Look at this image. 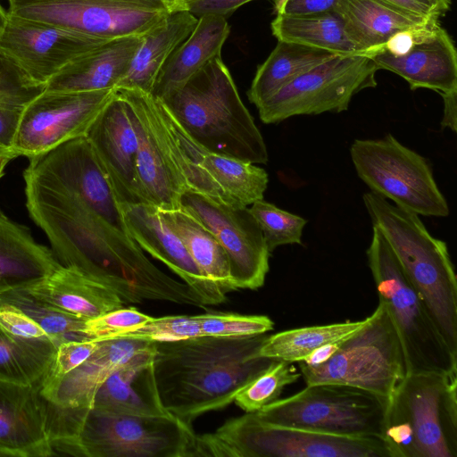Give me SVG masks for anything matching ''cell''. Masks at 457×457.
Here are the masks:
<instances>
[{"instance_id":"6da1fadb","label":"cell","mask_w":457,"mask_h":457,"mask_svg":"<svg viewBox=\"0 0 457 457\" xmlns=\"http://www.w3.org/2000/svg\"><path fill=\"white\" fill-rule=\"evenodd\" d=\"M26 207L46 233L63 266L73 267L113 289L122 301H167L204 308L187 284L158 269L129 235L120 231L79 195L23 173Z\"/></svg>"},{"instance_id":"7a4b0ae2","label":"cell","mask_w":457,"mask_h":457,"mask_svg":"<svg viewBox=\"0 0 457 457\" xmlns=\"http://www.w3.org/2000/svg\"><path fill=\"white\" fill-rule=\"evenodd\" d=\"M267 337L154 342V374L165 410L191 426L199 416L226 408L239 389L275 361L260 354Z\"/></svg>"},{"instance_id":"3957f363","label":"cell","mask_w":457,"mask_h":457,"mask_svg":"<svg viewBox=\"0 0 457 457\" xmlns=\"http://www.w3.org/2000/svg\"><path fill=\"white\" fill-rule=\"evenodd\" d=\"M179 126L208 152L266 164L264 139L217 56L161 100Z\"/></svg>"},{"instance_id":"277c9868","label":"cell","mask_w":457,"mask_h":457,"mask_svg":"<svg viewBox=\"0 0 457 457\" xmlns=\"http://www.w3.org/2000/svg\"><path fill=\"white\" fill-rule=\"evenodd\" d=\"M362 199L373 227L386 240L445 342L457 355V277L446 243L434 237L418 214L380 195L370 191Z\"/></svg>"},{"instance_id":"5b68a950","label":"cell","mask_w":457,"mask_h":457,"mask_svg":"<svg viewBox=\"0 0 457 457\" xmlns=\"http://www.w3.org/2000/svg\"><path fill=\"white\" fill-rule=\"evenodd\" d=\"M196 435L174 416L113 414L69 408L54 455L84 457H191Z\"/></svg>"},{"instance_id":"8992f818","label":"cell","mask_w":457,"mask_h":457,"mask_svg":"<svg viewBox=\"0 0 457 457\" xmlns=\"http://www.w3.org/2000/svg\"><path fill=\"white\" fill-rule=\"evenodd\" d=\"M391 457H457V372L407 373L388 398Z\"/></svg>"},{"instance_id":"52a82bcc","label":"cell","mask_w":457,"mask_h":457,"mask_svg":"<svg viewBox=\"0 0 457 457\" xmlns=\"http://www.w3.org/2000/svg\"><path fill=\"white\" fill-rule=\"evenodd\" d=\"M366 253L378 300L386 307L400 338L407 373H456L457 355L445 342L386 240L374 227Z\"/></svg>"},{"instance_id":"ba28073f","label":"cell","mask_w":457,"mask_h":457,"mask_svg":"<svg viewBox=\"0 0 457 457\" xmlns=\"http://www.w3.org/2000/svg\"><path fill=\"white\" fill-rule=\"evenodd\" d=\"M306 385L337 383L389 398L407 374L403 349L385 304H378L364 325L344 339L326 362H300Z\"/></svg>"},{"instance_id":"9c48e42d","label":"cell","mask_w":457,"mask_h":457,"mask_svg":"<svg viewBox=\"0 0 457 457\" xmlns=\"http://www.w3.org/2000/svg\"><path fill=\"white\" fill-rule=\"evenodd\" d=\"M214 456L391 457L381 437L343 436L266 422L254 412L209 434Z\"/></svg>"},{"instance_id":"30bf717a","label":"cell","mask_w":457,"mask_h":457,"mask_svg":"<svg viewBox=\"0 0 457 457\" xmlns=\"http://www.w3.org/2000/svg\"><path fill=\"white\" fill-rule=\"evenodd\" d=\"M388 399L359 387L307 385L255 415L266 422L343 436L381 437Z\"/></svg>"},{"instance_id":"8fae6325","label":"cell","mask_w":457,"mask_h":457,"mask_svg":"<svg viewBox=\"0 0 457 457\" xmlns=\"http://www.w3.org/2000/svg\"><path fill=\"white\" fill-rule=\"evenodd\" d=\"M350 155L358 177L372 192L418 215H449L428 160L392 134L380 139H355Z\"/></svg>"},{"instance_id":"7c38bea8","label":"cell","mask_w":457,"mask_h":457,"mask_svg":"<svg viewBox=\"0 0 457 457\" xmlns=\"http://www.w3.org/2000/svg\"><path fill=\"white\" fill-rule=\"evenodd\" d=\"M378 66L364 55H337L304 72L258 107L263 123L297 115L341 112L360 91L375 87Z\"/></svg>"},{"instance_id":"4fadbf2b","label":"cell","mask_w":457,"mask_h":457,"mask_svg":"<svg viewBox=\"0 0 457 457\" xmlns=\"http://www.w3.org/2000/svg\"><path fill=\"white\" fill-rule=\"evenodd\" d=\"M9 14L105 38L143 36L169 12L165 0H13Z\"/></svg>"},{"instance_id":"5bb4252c","label":"cell","mask_w":457,"mask_h":457,"mask_svg":"<svg viewBox=\"0 0 457 457\" xmlns=\"http://www.w3.org/2000/svg\"><path fill=\"white\" fill-rule=\"evenodd\" d=\"M114 93L115 89L87 92L45 90L23 110L12 150L18 156L30 159L70 139L85 136Z\"/></svg>"},{"instance_id":"9a60e30c","label":"cell","mask_w":457,"mask_h":457,"mask_svg":"<svg viewBox=\"0 0 457 457\" xmlns=\"http://www.w3.org/2000/svg\"><path fill=\"white\" fill-rule=\"evenodd\" d=\"M181 206L208 228L225 250L236 290L263 286L270 253L247 206L216 202L193 191L183 194Z\"/></svg>"},{"instance_id":"2e32d148","label":"cell","mask_w":457,"mask_h":457,"mask_svg":"<svg viewBox=\"0 0 457 457\" xmlns=\"http://www.w3.org/2000/svg\"><path fill=\"white\" fill-rule=\"evenodd\" d=\"M108 40L66 26L8 13L0 36V54L32 80L46 85L69 63Z\"/></svg>"},{"instance_id":"e0dca14e","label":"cell","mask_w":457,"mask_h":457,"mask_svg":"<svg viewBox=\"0 0 457 457\" xmlns=\"http://www.w3.org/2000/svg\"><path fill=\"white\" fill-rule=\"evenodd\" d=\"M115 91L128 104L137 129L136 174L145 202L160 210L180 208L187 188L171 158L159 100L138 89Z\"/></svg>"},{"instance_id":"ac0fdd59","label":"cell","mask_w":457,"mask_h":457,"mask_svg":"<svg viewBox=\"0 0 457 457\" xmlns=\"http://www.w3.org/2000/svg\"><path fill=\"white\" fill-rule=\"evenodd\" d=\"M29 160L23 173L74 193L105 221L129 236L111 181L86 136Z\"/></svg>"},{"instance_id":"d6986e66","label":"cell","mask_w":457,"mask_h":457,"mask_svg":"<svg viewBox=\"0 0 457 457\" xmlns=\"http://www.w3.org/2000/svg\"><path fill=\"white\" fill-rule=\"evenodd\" d=\"M85 136L105 170L119 204L145 203L136 174L137 129L128 104L116 91Z\"/></svg>"},{"instance_id":"ffe728a7","label":"cell","mask_w":457,"mask_h":457,"mask_svg":"<svg viewBox=\"0 0 457 457\" xmlns=\"http://www.w3.org/2000/svg\"><path fill=\"white\" fill-rule=\"evenodd\" d=\"M126 228L132 239L154 258L164 263L194 290L205 305L226 301V294L198 268L179 237L159 209L150 204H120Z\"/></svg>"},{"instance_id":"44dd1931","label":"cell","mask_w":457,"mask_h":457,"mask_svg":"<svg viewBox=\"0 0 457 457\" xmlns=\"http://www.w3.org/2000/svg\"><path fill=\"white\" fill-rule=\"evenodd\" d=\"M0 450L8 457L53 456L50 402L40 383L0 380Z\"/></svg>"},{"instance_id":"7402d4cb","label":"cell","mask_w":457,"mask_h":457,"mask_svg":"<svg viewBox=\"0 0 457 457\" xmlns=\"http://www.w3.org/2000/svg\"><path fill=\"white\" fill-rule=\"evenodd\" d=\"M366 57L378 70H387L404 79L411 90L428 88L440 95L457 90L456 49L439 23L425 28L404 54L375 52Z\"/></svg>"},{"instance_id":"603a6c76","label":"cell","mask_w":457,"mask_h":457,"mask_svg":"<svg viewBox=\"0 0 457 457\" xmlns=\"http://www.w3.org/2000/svg\"><path fill=\"white\" fill-rule=\"evenodd\" d=\"M154 354V342H151L118 366L96 390L91 408L122 415H170L163 407L156 387Z\"/></svg>"},{"instance_id":"cb8c5ba5","label":"cell","mask_w":457,"mask_h":457,"mask_svg":"<svg viewBox=\"0 0 457 457\" xmlns=\"http://www.w3.org/2000/svg\"><path fill=\"white\" fill-rule=\"evenodd\" d=\"M150 343L133 337L99 341L96 350L79 367L58 379L41 381V395L58 407L91 408L95 394L105 378Z\"/></svg>"},{"instance_id":"d4e9b609","label":"cell","mask_w":457,"mask_h":457,"mask_svg":"<svg viewBox=\"0 0 457 457\" xmlns=\"http://www.w3.org/2000/svg\"><path fill=\"white\" fill-rule=\"evenodd\" d=\"M142 36L110 39L74 60L46 84V91L87 92L115 89L129 70Z\"/></svg>"},{"instance_id":"484cf974","label":"cell","mask_w":457,"mask_h":457,"mask_svg":"<svg viewBox=\"0 0 457 457\" xmlns=\"http://www.w3.org/2000/svg\"><path fill=\"white\" fill-rule=\"evenodd\" d=\"M24 289L37 298L85 320L121 308L124 304L118 294L100 279L63 265Z\"/></svg>"},{"instance_id":"4316f807","label":"cell","mask_w":457,"mask_h":457,"mask_svg":"<svg viewBox=\"0 0 457 457\" xmlns=\"http://www.w3.org/2000/svg\"><path fill=\"white\" fill-rule=\"evenodd\" d=\"M229 33L226 17L216 14L199 17L190 35L161 69L150 94L162 100L182 87L211 60L220 56Z\"/></svg>"},{"instance_id":"83f0119b","label":"cell","mask_w":457,"mask_h":457,"mask_svg":"<svg viewBox=\"0 0 457 457\" xmlns=\"http://www.w3.org/2000/svg\"><path fill=\"white\" fill-rule=\"evenodd\" d=\"M61 266L52 250L0 210V293L27 287Z\"/></svg>"},{"instance_id":"f1b7e54d","label":"cell","mask_w":457,"mask_h":457,"mask_svg":"<svg viewBox=\"0 0 457 457\" xmlns=\"http://www.w3.org/2000/svg\"><path fill=\"white\" fill-rule=\"evenodd\" d=\"M198 18L186 10H169L164 18L141 37L128 71L115 88L150 93L171 54L190 35Z\"/></svg>"},{"instance_id":"f546056e","label":"cell","mask_w":457,"mask_h":457,"mask_svg":"<svg viewBox=\"0 0 457 457\" xmlns=\"http://www.w3.org/2000/svg\"><path fill=\"white\" fill-rule=\"evenodd\" d=\"M335 12L364 56L379 48L396 32L439 22L405 15L376 0H339Z\"/></svg>"},{"instance_id":"4dcf8cb0","label":"cell","mask_w":457,"mask_h":457,"mask_svg":"<svg viewBox=\"0 0 457 457\" xmlns=\"http://www.w3.org/2000/svg\"><path fill=\"white\" fill-rule=\"evenodd\" d=\"M337 55L323 49L278 40L256 71L247 92L249 101L258 107L300 75Z\"/></svg>"},{"instance_id":"1f68e13d","label":"cell","mask_w":457,"mask_h":457,"mask_svg":"<svg viewBox=\"0 0 457 457\" xmlns=\"http://www.w3.org/2000/svg\"><path fill=\"white\" fill-rule=\"evenodd\" d=\"M159 211L200 270L225 294L236 290L227 253L213 233L182 206Z\"/></svg>"},{"instance_id":"d6a6232c","label":"cell","mask_w":457,"mask_h":457,"mask_svg":"<svg viewBox=\"0 0 457 457\" xmlns=\"http://www.w3.org/2000/svg\"><path fill=\"white\" fill-rule=\"evenodd\" d=\"M270 27L278 40L323 49L337 55H361L335 11L304 15L277 14Z\"/></svg>"},{"instance_id":"836d02e7","label":"cell","mask_w":457,"mask_h":457,"mask_svg":"<svg viewBox=\"0 0 457 457\" xmlns=\"http://www.w3.org/2000/svg\"><path fill=\"white\" fill-rule=\"evenodd\" d=\"M57 345L51 339H25L0 327V380L34 385L41 382Z\"/></svg>"},{"instance_id":"e575fe53","label":"cell","mask_w":457,"mask_h":457,"mask_svg":"<svg viewBox=\"0 0 457 457\" xmlns=\"http://www.w3.org/2000/svg\"><path fill=\"white\" fill-rule=\"evenodd\" d=\"M158 100L171 158L187 191L204 195L216 202L232 204L202 164L205 149L179 126L162 102Z\"/></svg>"},{"instance_id":"d590c367","label":"cell","mask_w":457,"mask_h":457,"mask_svg":"<svg viewBox=\"0 0 457 457\" xmlns=\"http://www.w3.org/2000/svg\"><path fill=\"white\" fill-rule=\"evenodd\" d=\"M366 319L293 328L267 337L260 354L287 362H300L320 346L343 340L365 323Z\"/></svg>"},{"instance_id":"8d00e7d4","label":"cell","mask_w":457,"mask_h":457,"mask_svg":"<svg viewBox=\"0 0 457 457\" xmlns=\"http://www.w3.org/2000/svg\"><path fill=\"white\" fill-rule=\"evenodd\" d=\"M202 164L232 204L247 206L263 199L269 177L254 163L205 150Z\"/></svg>"},{"instance_id":"74e56055","label":"cell","mask_w":457,"mask_h":457,"mask_svg":"<svg viewBox=\"0 0 457 457\" xmlns=\"http://www.w3.org/2000/svg\"><path fill=\"white\" fill-rule=\"evenodd\" d=\"M46 89L17 64L0 54V144L12 149L25 107Z\"/></svg>"},{"instance_id":"f35d334b","label":"cell","mask_w":457,"mask_h":457,"mask_svg":"<svg viewBox=\"0 0 457 457\" xmlns=\"http://www.w3.org/2000/svg\"><path fill=\"white\" fill-rule=\"evenodd\" d=\"M1 304L20 309L40 325L57 346L71 340H89L82 334L85 320L37 298L24 288L0 293Z\"/></svg>"},{"instance_id":"ab89813d","label":"cell","mask_w":457,"mask_h":457,"mask_svg":"<svg viewBox=\"0 0 457 457\" xmlns=\"http://www.w3.org/2000/svg\"><path fill=\"white\" fill-rule=\"evenodd\" d=\"M300 376L291 362L275 360L237 392L234 402L245 412H256L278 400L284 387Z\"/></svg>"},{"instance_id":"60d3db41","label":"cell","mask_w":457,"mask_h":457,"mask_svg":"<svg viewBox=\"0 0 457 457\" xmlns=\"http://www.w3.org/2000/svg\"><path fill=\"white\" fill-rule=\"evenodd\" d=\"M251 213L256 220L270 253L278 246L302 244V235L307 220L282 210L274 204L258 200L251 204Z\"/></svg>"},{"instance_id":"b9f144b4","label":"cell","mask_w":457,"mask_h":457,"mask_svg":"<svg viewBox=\"0 0 457 457\" xmlns=\"http://www.w3.org/2000/svg\"><path fill=\"white\" fill-rule=\"evenodd\" d=\"M202 336L217 337H243L264 334L274 328L265 315L209 312L195 315Z\"/></svg>"},{"instance_id":"7bdbcfd3","label":"cell","mask_w":457,"mask_h":457,"mask_svg":"<svg viewBox=\"0 0 457 457\" xmlns=\"http://www.w3.org/2000/svg\"><path fill=\"white\" fill-rule=\"evenodd\" d=\"M152 318L136 308L121 307L86 320L82 334L93 341L116 338L140 328Z\"/></svg>"},{"instance_id":"ee69618b","label":"cell","mask_w":457,"mask_h":457,"mask_svg":"<svg viewBox=\"0 0 457 457\" xmlns=\"http://www.w3.org/2000/svg\"><path fill=\"white\" fill-rule=\"evenodd\" d=\"M202 336L195 315L152 318L140 328L119 337H133L151 342L178 341Z\"/></svg>"},{"instance_id":"f6af8a7d","label":"cell","mask_w":457,"mask_h":457,"mask_svg":"<svg viewBox=\"0 0 457 457\" xmlns=\"http://www.w3.org/2000/svg\"><path fill=\"white\" fill-rule=\"evenodd\" d=\"M99 341L71 340L61 343L41 381L58 379L82 364L98 347Z\"/></svg>"},{"instance_id":"bcb514c9","label":"cell","mask_w":457,"mask_h":457,"mask_svg":"<svg viewBox=\"0 0 457 457\" xmlns=\"http://www.w3.org/2000/svg\"><path fill=\"white\" fill-rule=\"evenodd\" d=\"M0 327L9 334L21 338L51 339L40 325L20 309L10 304L0 305Z\"/></svg>"},{"instance_id":"7dc6e473","label":"cell","mask_w":457,"mask_h":457,"mask_svg":"<svg viewBox=\"0 0 457 457\" xmlns=\"http://www.w3.org/2000/svg\"><path fill=\"white\" fill-rule=\"evenodd\" d=\"M253 0H187L172 9L186 10L199 18L205 14H216L227 17L229 13ZM274 3L278 0H272Z\"/></svg>"},{"instance_id":"c3c4849f","label":"cell","mask_w":457,"mask_h":457,"mask_svg":"<svg viewBox=\"0 0 457 457\" xmlns=\"http://www.w3.org/2000/svg\"><path fill=\"white\" fill-rule=\"evenodd\" d=\"M339 0H278L274 3L277 14L304 15L336 10Z\"/></svg>"},{"instance_id":"681fc988","label":"cell","mask_w":457,"mask_h":457,"mask_svg":"<svg viewBox=\"0 0 457 457\" xmlns=\"http://www.w3.org/2000/svg\"><path fill=\"white\" fill-rule=\"evenodd\" d=\"M377 2L405 15L426 20L439 21V17L417 0H376Z\"/></svg>"},{"instance_id":"f907efd6","label":"cell","mask_w":457,"mask_h":457,"mask_svg":"<svg viewBox=\"0 0 457 457\" xmlns=\"http://www.w3.org/2000/svg\"><path fill=\"white\" fill-rule=\"evenodd\" d=\"M444 102L443 118L441 127L443 129H450L453 132H456V98L457 90L451 91L441 95Z\"/></svg>"},{"instance_id":"816d5d0a","label":"cell","mask_w":457,"mask_h":457,"mask_svg":"<svg viewBox=\"0 0 457 457\" xmlns=\"http://www.w3.org/2000/svg\"><path fill=\"white\" fill-rule=\"evenodd\" d=\"M343 340L326 344L320 346L300 362H303L309 367H316L323 364L337 351Z\"/></svg>"},{"instance_id":"f5cc1de1","label":"cell","mask_w":457,"mask_h":457,"mask_svg":"<svg viewBox=\"0 0 457 457\" xmlns=\"http://www.w3.org/2000/svg\"><path fill=\"white\" fill-rule=\"evenodd\" d=\"M422 4L428 7L434 12L439 18L444 16L451 6V0H417Z\"/></svg>"},{"instance_id":"db71d44e","label":"cell","mask_w":457,"mask_h":457,"mask_svg":"<svg viewBox=\"0 0 457 457\" xmlns=\"http://www.w3.org/2000/svg\"><path fill=\"white\" fill-rule=\"evenodd\" d=\"M7 19H8V12H7V10H5L4 8V6L2 5V4L0 2V36H1L2 32L4 31V29L6 25Z\"/></svg>"},{"instance_id":"11a10c76","label":"cell","mask_w":457,"mask_h":457,"mask_svg":"<svg viewBox=\"0 0 457 457\" xmlns=\"http://www.w3.org/2000/svg\"><path fill=\"white\" fill-rule=\"evenodd\" d=\"M1 156H10L12 158L18 157V155L12 149L0 144V157Z\"/></svg>"},{"instance_id":"9f6ffc18","label":"cell","mask_w":457,"mask_h":457,"mask_svg":"<svg viewBox=\"0 0 457 457\" xmlns=\"http://www.w3.org/2000/svg\"><path fill=\"white\" fill-rule=\"evenodd\" d=\"M13 159L12 157H10V156H1L0 157V178L3 176L4 174V170L5 168V166L7 165V163L12 160Z\"/></svg>"},{"instance_id":"6f0895ef","label":"cell","mask_w":457,"mask_h":457,"mask_svg":"<svg viewBox=\"0 0 457 457\" xmlns=\"http://www.w3.org/2000/svg\"><path fill=\"white\" fill-rule=\"evenodd\" d=\"M166 4L170 10L171 8L175 7L176 5L179 4L180 3H183L187 0H165Z\"/></svg>"},{"instance_id":"680465c9","label":"cell","mask_w":457,"mask_h":457,"mask_svg":"<svg viewBox=\"0 0 457 457\" xmlns=\"http://www.w3.org/2000/svg\"><path fill=\"white\" fill-rule=\"evenodd\" d=\"M0 456H6V454L0 450Z\"/></svg>"},{"instance_id":"91938a15","label":"cell","mask_w":457,"mask_h":457,"mask_svg":"<svg viewBox=\"0 0 457 457\" xmlns=\"http://www.w3.org/2000/svg\"><path fill=\"white\" fill-rule=\"evenodd\" d=\"M11 1H13V0H8V2H11Z\"/></svg>"}]
</instances>
